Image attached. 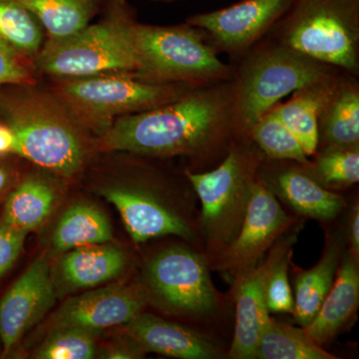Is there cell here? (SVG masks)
<instances>
[{
	"label": "cell",
	"mask_w": 359,
	"mask_h": 359,
	"mask_svg": "<svg viewBox=\"0 0 359 359\" xmlns=\"http://www.w3.org/2000/svg\"><path fill=\"white\" fill-rule=\"evenodd\" d=\"M236 138L229 81L196 87L156 109L117 118L97 139V148L150 159L183 157L188 171L205 172L224 159Z\"/></svg>",
	"instance_id": "1"
},
{
	"label": "cell",
	"mask_w": 359,
	"mask_h": 359,
	"mask_svg": "<svg viewBox=\"0 0 359 359\" xmlns=\"http://www.w3.org/2000/svg\"><path fill=\"white\" fill-rule=\"evenodd\" d=\"M13 87L0 103V114L13 130V154L59 178L76 176L97 145L95 135L49 87L39 82Z\"/></svg>",
	"instance_id": "2"
},
{
	"label": "cell",
	"mask_w": 359,
	"mask_h": 359,
	"mask_svg": "<svg viewBox=\"0 0 359 359\" xmlns=\"http://www.w3.org/2000/svg\"><path fill=\"white\" fill-rule=\"evenodd\" d=\"M133 158L121 173L97 187L104 199L119 212L132 240L139 244L176 236L195 241L199 236V221L194 219L188 203H182L189 202L188 196L196 195L193 188L182 192V186L177 187L173 179L146 163V157Z\"/></svg>",
	"instance_id": "3"
},
{
	"label": "cell",
	"mask_w": 359,
	"mask_h": 359,
	"mask_svg": "<svg viewBox=\"0 0 359 359\" xmlns=\"http://www.w3.org/2000/svg\"><path fill=\"white\" fill-rule=\"evenodd\" d=\"M99 20L59 39L45 40L34 68L49 79L133 73L135 9L127 0H108Z\"/></svg>",
	"instance_id": "4"
},
{
	"label": "cell",
	"mask_w": 359,
	"mask_h": 359,
	"mask_svg": "<svg viewBox=\"0 0 359 359\" xmlns=\"http://www.w3.org/2000/svg\"><path fill=\"white\" fill-rule=\"evenodd\" d=\"M337 70L266 35L233 65L231 87L236 136H245L259 117L285 97Z\"/></svg>",
	"instance_id": "5"
},
{
	"label": "cell",
	"mask_w": 359,
	"mask_h": 359,
	"mask_svg": "<svg viewBox=\"0 0 359 359\" xmlns=\"http://www.w3.org/2000/svg\"><path fill=\"white\" fill-rule=\"evenodd\" d=\"M264 159L249 137H238L216 167L205 172H184L202 207L199 236L208 250V263L237 237Z\"/></svg>",
	"instance_id": "6"
},
{
	"label": "cell",
	"mask_w": 359,
	"mask_h": 359,
	"mask_svg": "<svg viewBox=\"0 0 359 359\" xmlns=\"http://www.w3.org/2000/svg\"><path fill=\"white\" fill-rule=\"evenodd\" d=\"M268 36L323 65L359 75V0H290Z\"/></svg>",
	"instance_id": "7"
},
{
	"label": "cell",
	"mask_w": 359,
	"mask_h": 359,
	"mask_svg": "<svg viewBox=\"0 0 359 359\" xmlns=\"http://www.w3.org/2000/svg\"><path fill=\"white\" fill-rule=\"evenodd\" d=\"M49 88L65 101L97 139L114 120L178 100L197 85L142 79L132 73L50 79Z\"/></svg>",
	"instance_id": "8"
},
{
	"label": "cell",
	"mask_w": 359,
	"mask_h": 359,
	"mask_svg": "<svg viewBox=\"0 0 359 359\" xmlns=\"http://www.w3.org/2000/svg\"><path fill=\"white\" fill-rule=\"evenodd\" d=\"M135 76L158 82L209 86L231 81L233 65L219 58L205 32L187 23L144 25L133 32Z\"/></svg>",
	"instance_id": "9"
},
{
	"label": "cell",
	"mask_w": 359,
	"mask_h": 359,
	"mask_svg": "<svg viewBox=\"0 0 359 359\" xmlns=\"http://www.w3.org/2000/svg\"><path fill=\"white\" fill-rule=\"evenodd\" d=\"M143 289L149 302L186 320H212L221 311L207 257L185 245L166 248L149 259Z\"/></svg>",
	"instance_id": "10"
},
{
	"label": "cell",
	"mask_w": 359,
	"mask_h": 359,
	"mask_svg": "<svg viewBox=\"0 0 359 359\" xmlns=\"http://www.w3.org/2000/svg\"><path fill=\"white\" fill-rule=\"evenodd\" d=\"M290 0H241L223 8L193 14L186 22L205 32L208 42L219 54L236 65L287 11Z\"/></svg>",
	"instance_id": "11"
},
{
	"label": "cell",
	"mask_w": 359,
	"mask_h": 359,
	"mask_svg": "<svg viewBox=\"0 0 359 359\" xmlns=\"http://www.w3.org/2000/svg\"><path fill=\"white\" fill-rule=\"evenodd\" d=\"M297 223L280 201L257 177L237 237L217 259L212 268L236 276L255 268L266 252Z\"/></svg>",
	"instance_id": "12"
},
{
	"label": "cell",
	"mask_w": 359,
	"mask_h": 359,
	"mask_svg": "<svg viewBox=\"0 0 359 359\" xmlns=\"http://www.w3.org/2000/svg\"><path fill=\"white\" fill-rule=\"evenodd\" d=\"M299 226H292L269 250L268 256L255 268L235 278L236 323L228 358L255 359L259 337L269 320L266 285L276 263L297 242Z\"/></svg>",
	"instance_id": "13"
},
{
	"label": "cell",
	"mask_w": 359,
	"mask_h": 359,
	"mask_svg": "<svg viewBox=\"0 0 359 359\" xmlns=\"http://www.w3.org/2000/svg\"><path fill=\"white\" fill-rule=\"evenodd\" d=\"M56 299L48 259H35L0 301V341L8 354L45 314Z\"/></svg>",
	"instance_id": "14"
},
{
	"label": "cell",
	"mask_w": 359,
	"mask_h": 359,
	"mask_svg": "<svg viewBox=\"0 0 359 359\" xmlns=\"http://www.w3.org/2000/svg\"><path fill=\"white\" fill-rule=\"evenodd\" d=\"M143 287L109 285L66 301L54 316L55 327H77L94 332L124 325L148 304Z\"/></svg>",
	"instance_id": "15"
},
{
	"label": "cell",
	"mask_w": 359,
	"mask_h": 359,
	"mask_svg": "<svg viewBox=\"0 0 359 359\" xmlns=\"http://www.w3.org/2000/svg\"><path fill=\"white\" fill-rule=\"evenodd\" d=\"M257 177L276 199L304 218L332 221L346 208V200L339 193L323 188L299 163L266 158Z\"/></svg>",
	"instance_id": "16"
},
{
	"label": "cell",
	"mask_w": 359,
	"mask_h": 359,
	"mask_svg": "<svg viewBox=\"0 0 359 359\" xmlns=\"http://www.w3.org/2000/svg\"><path fill=\"white\" fill-rule=\"evenodd\" d=\"M127 337L146 351L181 359L222 358L218 344L192 328L142 313L124 325Z\"/></svg>",
	"instance_id": "17"
},
{
	"label": "cell",
	"mask_w": 359,
	"mask_h": 359,
	"mask_svg": "<svg viewBox=\"0 0 359 359\" xmlns=\"http://www.w3.org/2000/svg\"><path fill=\"white\" fill-rule=\"evenodd\" d=\"M359 259L346 250L334 282L313 320L304 328L316 344L332 341L353 320L359 306Z\"/></svg>",
	"instance_id": "18"
},
{
	"label": "cell",
	"mask_w": 359,
	"mask_h": 359,
	"mask_svg": "<svg viewBox=\"0 0 359 359\" xmlns=\"http://www.w3.org/2000/svg\"><path fill=\"white\" fill-rule=\"evenodd\" d=\"M318 124V147L359 146L358 76L340 71L321 105Z\"/></svg>",
	"instance_id": "19"
},
{
	"label": "cell",
	"mask_w": 359,
	"mask_h": 359,
	"mask_svg": "<svg viewBox=\"0 0 359 359\" xmlns=\"http://www.w3.org/2000/svg\"><path fill=\"white\" fill-rule=\"evenodd\" d=\"M346 252L342 235L327 233L325 247L320 262L308 271L295 266L294 318L302 327H306L325 301L337 269Z\"/></svg>",
	"instance_id": "20"
},
{
	"label": "cell",
	"mask_w": 359,
	"mask_h": 359,
	"mask_svg": "<svg viewBox=\"0 0 359 359\" xmlns=\"http://www.w3.org/2000/svg\"><path fill=\"white\" fill-rule=\"evenodd\" d=\"M126 264L124 250L107 243L67 250L59 262L58 271L61 282L69 289H91L119 276Z\"/></svg>",
	"instance_id": "21"
},
{
	"label": "cell",
	"mask_w": 359,
	"mask_h": 359,
	"mask_svg": "<svg viewBox=\"0 0 359 359\" xmlns=\"http://www.w3.org/2000/svg\"><path fill=\"white\" fill-rule=\"evenodd\" d=\"M342 70L314 82L292 93L289 100L276 104L273 109L301 143L306 156L311 158L318 147V113L321 105Z\"/></svg>",
	"instance_id": "22"
},
{
	"label": "cell",
	"mask_w": 359,
	"mask_h": 359,
	"mask_svg": "<svg viewBox=\"0 0 359 359\" xmlns=\"http://www.w3.org/2000/svg\"><path fill=\"white\" fill-rule=\"evenodd\" d=\"M45 37L41 23L22 0H0V49L36 73L34 63Z\"/></svg>",
	"instance_id": "23"
},
{
	"label": "cell",
	"mask_w": 359,
	"mask_h": 359,
	"mask_svg": "<svg viewBox=\"0 0 359 359\" xmlns=\"http://www.w3.org/2000/svg\"><path fill=\"white\" fill-rule=\"evenodd\" d=\"M56 200L55 187L41 174L26 177L9 194L1 221L29 233L46 221Z\"/></svg>",
	"instance_id": "24"
},
{
	"label": "cell",
	"mask_w": 359,
	"mask_h": 359,
	"mask_svg": "<svg viewBox=\"0 0 359 359\" xmlns=\"http://www.w3.org/2000/svg\"><path fill=\"white\" fill-rule=\"evenodd\" d=\"M113 240L107 217L86 201L71 205L61 216L52 235V247L65 252L84 245L107 244Z\"/></svg>",
	"instance_id": "25"
},
{
	"label": "cell",
	"mask_w": 359,
	"mask_h": 359,
	"mask_svg": "<svg viewBox=\"0 0 359 359\" xmlns=\"http://www.w3.org/2000/svg\"><path fill=\"white\" fill-rule=\"evenodd\" d=\"M108 0H22L41 23L47 39L69 36L102 13Z\"/></svg>",
	"instance_id": "26"
},
{
	"label": "cell",
	"mask_w": 359,
	"mask_h": 359,
	"mask_svg": "<svg viewBox=\"0 0 359 359\" xmlns=\"http://www.w3.org/2000/svg\"><path fill=\"white\" fill-rule=\"evenodd\" d=\"M257 359H337L309 337L304 328L292 327L271 318L255 353Z\"/></svg>",
	"instance_id": "27"
},
{
	"label": "cell",
	"mask_w": 359,
	"mask_h": 359,
	"mask_svg": "<svg viewBox=\"0 0 359 359\" xmlns=\"http://www.w3.org/2000/svg\"><path fill=\"white\" fill-rule=\"evenodd\" d=\"M304 169L332 192L347 190L359 182V146H323Z\"/></svg>",
	"instance_id": "28"
},
{
	"label": "cell",
	"mask_w": 359,
	"mask_h": 359,
	"mask_svg": "<svg viewBox=\"0 0 359 359\" xmlns=\"http://www.w3.org/2000/svg\"><path fill=\"white\" fill-rule=\"evenodd\" d=\"M245 136L256 144L266 159L309 164L301 143L271 108L250 127Z\"/></svg>",
	"instance_id": "29"
},
{
	"label": "cell",
	"mask_w": 359,
	"mask_h": 359,
	"mask_svg": "<svg viewBox=\"0 0 359 359\" xmlns=\"http://www.w3.org/2000/svg\"><path fill=\"white\" fill-rule=\"evenodd\" d=\"M94 332L77 327H55L37 349L39 359H90L96 354Z\"/></svg>",
	"instance_id": "30"
},
{
	"label": "cell",
	"mask_w": 359,
	"mask_h": 359,
	"mask_svg": "<svg viewBox=\"0 0 359 359\" xmlns=\"http://www.w3.org/2000/svg\"><path fill=\"white\" fill-rule=\"evenodd\" d=\"M292 249L276 263L269 273L266 302L269 313H294V299L289 278Z\"/></svg>",
	"instance_id": "31"
},
{
	"label": "cell",
	"mask_w": 359,
	"mask_h": 359,
	"mask_svg": "<svg viewBox=\"0 0 359 359\" xmlns=\"http://www.w3.org/2000/svg\"><path fill=\"white\" fill-rule=\"evenodd\" d=\"M27 231L0 221V278L18 262Z\"/></svg>",
	"instance_id": "32"
},
{
	"label": "cell",
	"mask_w": 359,
	"mask_h": 359,
	"mask_svg": "<svg viewBox=\"0 0 359 359\" xmlns=\"http://www.w3.org/2000/svg\"><path fill=\"white\" fill-rule=\"evenodd\" d=\"M36 82L37 74L34 71L0 49V86Z\"/></svg>",
	"instance_id": "33"
},
{
	"label": "cell",
	"mask_w": 359,
	"mask_h": 359,
	"mask_svg": "<svg viewBox=\"0 0 359 359\" xmlns=\"http://www.w3.org/2000/svg\"><path fill=\"white\" fill-rule=\"evenodd\" d=\"M347 241H348L349 252L359 259V209L358 203L351 209L347 223Z\"/></svg>",
	"instance_id": "34"
},
{
	"label": "cell",
	"mask_w": 359,
	"mask_h": 359,
	"mask_svg": "<svg viewBox=\"0 0 359 359\" xmlns=\"http://www.w3.org/2000/svg\"><path fill=\"white\" fill-rule=\"evenodd\" d=\"M14 136L8 125L0 121V157L13 154Z\"/></svg>",
	"instance_id": "35"
},
{
	"label": "cell",
	"mask_w": 359,
	"mask_h": 359,
	"mask_svg": "<svg viewBox=\"0 0 359 359\" xmlns=\"http://www.w3.org/2000/svg\"><path fill=\"white\" fill-rule=\"evenodd\" d=\"M9 182V172L6 167L0 165V195L4 192V189L6 188L7 184Z\"/></svg>",
	"instance_id": "36"
},
{
	"label": "cell",
	"mask_w": 359,
	"mask_h": 359,
	"mask_svg": "<svg viewBox=\"0 0 359 359\" xmlns=\"http://www.w3.org/2000/svg\"><path fill=\"white\" fill-rule=\"evenodd\" d=\"M153 2H160V4H173V2L183 1V0H151Z\"/></svg>",
	"instance_id": "37"
}]
</instances>
